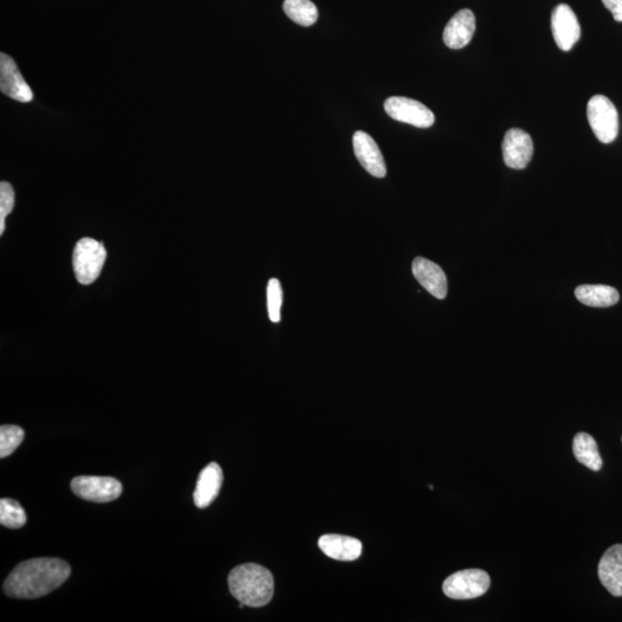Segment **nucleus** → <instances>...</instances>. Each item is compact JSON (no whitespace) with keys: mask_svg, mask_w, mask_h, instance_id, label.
<instances>
[{"mask_svg":"<svg viewBox=\"0 0 622 622\" xmlns=\"http://www.w3.org/2000/svg\"><path fill=\"white\" fill-rule=\"evenodd\" d=\"M70 565L58 558H37L16 566L4 582L8 597L35 599L53 593L70 578Z\"/></svg>","mask_w":622,"mask_h":622,"instance_id":"obj_1","label":"nucleus"},{"mask_svg":"<svg viewBox=\"0 0 622 622\" xmlns=\"http://www.w3.org/2000/svg\"><path fill=\"white\" fill-rule=\"evenodd\" d=\"M229 586L233 597L251 607H264L274 593L273 575L256 564L240 565L232 569Z\"/></svg>","mask_w":622,"mask_h":622,"instance_id":"obj_2","label":"nucleus"},{"mask_svg":"<svg viewBox=\"0 0 622 622\" xmlns=\"http://www.w3.org/2000/svg\"><path fill=\"white\" fill-rule=\"evenodd\" d=\"M106 249L92 238L81 239L73 252V270L81 285H90L102 272L106 261Z\"/></svg>","mask_w":622,"mask_h":622,"instance_id":"obj_3","label":"nucleus"},{"mask_svg":"<svg viewBox=\"0 0 622 622\" xmlns=\"http://www.w3.org/2000/svg\"><path fill=\"white\" fill-rule=\"evenodd\" d=\"M587 122L602 143H611L619 133V117L615 104L603 95H596L587 107Z\"/></svg>","mask_w":622,"mask_h":622,"instance_id":"obj_4","label":"nucleus"},{"mask_svg":"<svg viewBox=\"0 0 622 622\" xmlns=\"http://www.w3.org/2000/svg\"><path fill=\"white\" fill-rule=\"evenodd\" d=\"M490 582V577L484 570L465 569L446 578L443 591L452 599H474L487 593Z\"/></svg>","mask_w":622,"mask_h":622,"instance_id":"obj_5","label":"nucleus"},{"mask_svg":"<svg viewBox=\"0 0 622 622\" xmlns=\"http://www.w3.org/2000/svg\"><path fill=\"white\" fill-rule=\"evenodd\" d=\"M71 488L77 497L94 503H109L123 493L118 479L100 476H79L72 480Z\"/></svg>","mask_w":622,"mask_h":622,"instance_id":"obj_6","label":"nucleus"},{"mask_svg":"<svg viewBox=\"0 0 622 622\" xmlns=\"http://www.w3.org/2000/svg\"><path fill=\"white\" fill-rule=\"evenodd\" d=\"M386 114L397 122L419 128H429L435 123V114L422 103L411 98L393 96L386 100Z\"/></svg>","mask_w":622,"mask_h":622,"instance_id":"obj_7","label":"nucleus"},{"mask_svg":"<svg viewBox=\"0 0 622 622\" xmlns=\"http://www.w3.org/2000/svg\"><path fill=\"white\" fill-rule=\"evenodd\" d=\"M551 28L558 48L570 51L581 37V25L574 11L560 4L552 12Z\"/></svg>","mask_w":622,"mask_h":622,"instance_id":"obj_8","label":"nucleus"},{"mask_svg":"<svg viewBox=\"0 0 622 622\" xmlns=\"http://www.w3.org/2000/svg\"><path fill=\"white\" fill-rule=\"evenodd\" d=\"M534 154V143L527 132L512 128L503 141L505 164L514 170L526 169Z\"/></svg>","mask_w":622,"mask_h":622,"instance_id":"obj_9","label":"nucleus"},{"mask_svg":"<svg viewBox=\"0 0 622 622\" xmlns=\"http://www.w3.org/2000/svg\"><path fill=\"white\" fill-rule=\"evenodd\" d=\"M0 90L6 96L21 103L32 102L34 95L16 63L10 55L0 54Z\"/></svg>","mask_w":622,"mask_h":622,"instance_id":"obj_10","label":"nucleus"},{"mask_svg":"<svg viewBox=\"0 0 622 622\" xmlns=\"http://www.w3.org/2000/svg\"><path fill=\"white\" fill-rule=\"evenodd\" d=\"M353 147L356 158L368 173L376 178H384L386 165L379 145L366 132H355Z\"/></svg>","mask_w":622,"mask_h":622,"instance_id":"obj_11","label":"nucleus"},{"mask_svg":"<svg viewBox=\"0 0 622 622\" xmlns=\"http://www.w3.org/2000/svg\"><path fill=\"white\" fill-rule=\"evenodd\" d=\"M476 29L474 13L461 10L449 21L444 29V43L448 48L460 50L469 45Z\"/></svg>","mask_w":622,"mask_h":622,"instance_id":"obj_12","label":"nucleus"},{"mask_svg":"<svg viewBox=\"0 0 622 622\" xmlns=\"http://www.w3.org/2000/svg\"><path fill=\"white\" fill-rule=\"evenodd\" d=\"M598 577L608 593L616 597L622 596V544L608 548L598 565Z\"/></svg>","mask_w":622,"mask_h":622,"instance_id":"obj_13","label":"nucleus"},{"mask_svg":"<svg viewBox=\"0 0 622 622\" xmlns=\"http://www.w3.org/2000/svg\"><path fill=\"white\" fill-rule=\"evenodd\" d=\"M413 274L416 281L433 297L443 300L448 295V278L439 265L418 257L413 262Z\"/></svg>","mask_w":622,"mask_h":622,"instance_id":"obj_14","label":"nucleus"},{"mask_svg":"<svg viewBox=\"0 0 622 622\" xmlns=\"http://www.w3.org/2000/svg\"><path fill=\"white\" fill-rule=\"evenodd\" d=\"M222 479V470L216 462H212L201 471L197 479L194 492L195 505L199 508H205L213 503L220 495Z\"/></svg>","mask_w":622,"mask_h":622,"instance_id":"obj_15","label":"nucleus"},{"mask_svg":"<svg viewBox=\"0 0 622 622\" xmlns=\"http://www.w3.org/2000/svg\"><path fill=\"white\" fill-rule=\"evenodd\" d=\"M319 547L326 556L334 560L353 561L362 553L361 540L344 535H324L319 540Z\"/></svg>","mask_w":622,"mask_h":622,"instance_id":"obj_16","label":"nucleus"},{"mask_svg":"<svg viewBox=\"0 0 622 622\" xmlns=\"http://www.w3.org/2000/svg\"><path fill=\"white\" fill-rule=\"evenodd\" d=\"M575 297L587 307L607 308L619 302L620 295L615 287L607 285H581L575 290Z\"/></svg>","mask_w":622,"mask_h":622,"instance_id":"obj_17","label":"nucleus"},{"mask_svg":"<svg viewBox=\"0 0 622 622\" xmlns=\"http://www.w3.org/2000/svg\"><path fill=\"white\" fill-rule=\"evenodd\" d=\"M573 452L577 460L587 469L594 471L602 469L603 460L599 456L597 443L589 433L578 432L574 437Z\"/></svg>","mask_w":622,"mask_h":622,"instance_id":"obj_18","label":"nucleus"},{"mask_svg":"<svg viewBox=\"0 0 622 622\" xmlns=\"http://www.w3.org/2000/svg\"><path fill=\"white\" fill-rule=\"evenodd\" d=\"M286 15L295 24L311 27L319 19V10L311 0H285Z\"/></svg>","mask_w":622,"mask_h":622,"instance_id":"obj_19","label":"nucleus"},{"mask_svg":"<svg viewBox=\"0 0 622 622\" xmlns=\"http://www.w3.org/2000/svg\"><path fill=\"white\" fill-rule=\"evenodd\" d=\"M27 522L25 509L18 501L3 498L0 500V523L2 526L19 529Z\"/></svg>","mask_w":622,"mask_h":622,"instance_id":"obj_20","label":"nucleus"},{"mask_svg":"<svg viewBox=\"0 0 622 622\" xmlns=\"http://www.w3.org/2000/svg\"><path fill=\"white\" fill-rule=\"evenodd\" d=\"M25 439L24 429L18 426H2L0 428V458L11 456Z\"/></svg>","mask_w":622,"mask_h":622,"instance_id":"obj_21","label":"nucleus"},{"mask_svg":"<svg viewBox=\"0 0 622 622\" xmlns=\"http://www.w3.org/2000/svg\"><path fill=\"white\" fill-rule=\"evenodd\" d=\"M282 289L278 279H272L268 284V311L269 317L273 323L281 321V311L282 306Z\"/></svg>","mask_w":622,"mask_h":622,"instance_id":"obj_22","label":"nucleus"},{"mask_svg":"<svg viewBox=\"0 0 622 622\" xmlns=\"http://www.w3.org/2000/svg\"><path fill=\"white\" fill-rule=\"evenodd\" d=\"M15 203V190L10 183L3 182L0 183V234L5 231L6 217L12 212Z\"/></svg>","mask_w":622,"mask_h":622,"instance_id":"obj_23","label":"nucleus"},{"mask_svg":"<svg viewBox=\"0 0 622 622\" xmlns=\"http://www.w3.org/2000/svg\"><path fill=\"white\" fill-rule=\"evenodd\" d=\"M604 6L612 13L617 23H622V0H602Z\"/></svg>","mask_w":622,"mask_h":622,"instance_id":"obj_24","label":"nucleus"}]
</instances>
